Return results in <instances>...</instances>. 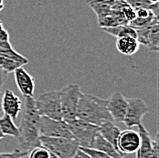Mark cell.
<instances>
[{
	"label": "cell",
	"instance_id": "obj_1",
	"mask_svg": "<svg viewBox=\"0 0 159 158\" xmlns=\"http://www.w3.org/2000/svg\"><path fill=\"white\" fill-rule=\"evenodd\" d=\"M40 114L37 110L33 97L25 98V106L20 122L19 135L17 140L22 151L29 152L35 147L41 146L39 123Z\"/></svg>",
	"mask_w": 159,
	"mask_h": 158
},
{
	"label": "cell",
	"instance_id": "obj_2",
	"mask_svg": "<svg viewBox=\"0 0 159 158\" xmlns=\"http://www.w3.org/2000/svg\"><path fill=\"white\" fill-rule=\"evenodd\" d=\"M76 118L97 126L105 121L113 122L107 110V100L82 93L80 95Z\"/></svg>",
	"mask_w": 159,
	"mask_h": 158
},
{
	"label": "cell",
	"instance_id": "obj_3",
	"mask_svg": "<svg viewBox=\"0 0 159 158\" xmlns=\"http://www.w3.org/2000/svg\"><path fill=\"white\" fill-rule=\"evenodd\" d=\"M37 110L40 116L54 120H62L61 96L59 91L48 92L35 100Z\"/></svg>",
	"mask_w": 159,
	"mask_h": 158
},
{
	"label": "cell",
	"instance_id": "obj_4",
	"mask_svg": "<svg viewBox=\"0 0 159 158\" xmlns=\"http://www.w3.org/2000/svg\"><path fill=\"white\" fill-rule=\"evenodd\" d=\"M73 139L78 142L80 147L92 148L95 136L99 133V126L89 124L80 119L67 122Z\"/></svg>",
	"mask_w": 159,
	"mask_h": 158
},
{
	"label": "cell",
	"instance_id": "obj_5",
	"mask_svg": "<svg viewBox=\"0 0 159 158\" xmlns=\"http://www.w3.org/2000/svg\"><path fill=\"white\" fill-rule=\"evenodd\" d=\"M40 144L60 158H71L80 147L74 139L63 137L40 136Z\"/></svg>",
	"mask_w": 159,
	"mask_h": 158
},
{
	"label": "cell",
	"instance_id": "obj_6",
	"mask_svg": "<svg viewBox=\"0 0 159 158\" xmlns=\"http://www.w3.org/2000/svg\"><path fill=\"white\" fill-rule=\"evenodd\" d=\"M60 92L61 104L62 111V120L65 122L76 119V112L81 93L78 84H69Z\"/></svg>",
	"mask_w": 159,
	"mask_h": 158
},
{
	"label": "cell",
	"instance_id": "obj_7",
	"mask_svg": "<svg viewBox=\"0 0 159 158\" xmlns=\"http://www.w3.org/2000/svg\"><path fill=\"white\" fill-rule=\"evenodd\" d=\"M40 136L46 137H63L73 139L67 122L64 120H54L45 116L40 117L39 123Z\"/></svg>",
	"mask_w": 159,
	"mask_h": 158
},
{
	"label": "cell",
	"instance_id": "obj_8",
	"mask_svg": "<svg viewBox=\"0 0 159 158\" xmlns=\"http://www.w3.org/2000/svg\"><path fill=\"white\" fill-rule=\"evenodd\" d=\"M137 34V41L151 51L157 52L159 49V20L156 16L153 21L143 28L135 29Z\"/></svg>",
	"mask_w": 159,
	"mask_h": 158
},
{
	"label": "cell",
	"instance_id": "obj_9",
	"mask_svg": "<svg viewBox=\"0 0 159 158\" xmlns=\"http://www.w3.org/2000/svg\"><path fill=\"white\" fill-rule=\"evenodd\" d=\"M148 111L145 102L139 98L127 99V109L124 123L128 128L142 124V119Z\"/></svg>",
	"mask_w": 159,
	"mask_h": 158
},
{
	"label": "cell",
	"instance_id": "obj_10",
	"mask_svg": "<svg viewBox=\"0 0 159 158\" xmlns=\"http://www.w3.org/2000/svg\"><path fill=\"white\" fill-rule=\"evenodd\" d=\"M139 133L130 128L125 131H121L117 140V149L124 156L136 153L140 145Z\"/></svg>",
	"mask_w": 159,
	"mask_h": 158
},
{
	"label": "cell",
	"instance_id": "obj_11",
	"mask_svg": "<svg viewBox=\"0 0 159 158\" xmlns=\"http://www.w3.org/2000/svg\"><path fill=\"white\" fill-rule=\"evenodd\" d=\"M127 109V99L120 93H112L107 100V110L115 124L124 123Z\"/></svg>",
	"mask_w": 159,
	"mask_h": 158
},
{
	"label": "cell",
	"instance_id": "obj_12",
	"mask_svg": "<svg viewBox=\"0 0 159 158\" xmlns=\"http://www.w3.org/2000/svg\"><path fill=\"white\" fill-rule=\"evenodd\" d=\"M1 110L4 114L16 120L22 111V102L17 95L9 89H7L1 98Z\"/></svg>",
	"mask_w": 159,
	"mask_h": 158
},
{
	"label": "cell",
	"instance_id": "obj_13",
	"mask_svg": "<svg viewBox=\"0 0 159 158\" xmlns=\"http://www.w3.org/2000/svg\"><path fill=\"white\" fill-rule=\"evenodd\" d=\"M17 88L25 98L33 97L35 92V79L23 68L19 67L14 71Z\"/></svg>",
	"mask_w": 159,
	"mask_h": 158
},
{
	"label": "cell",
	"instance_id": "obj_14",
	"mask_svg": "<svg viewBox=\"0 0 159 158\" xmlns=\"http://www.w3.org/2000/svg\"><path fill=\"white\" fill-rule=\"evenodd\" d=\"M99 133L108 142L113 145V147L117 149V140L120 135L121 130L115 124L114 122L111 121H105L99 126ZM123 155V154H122Z\"/></svg>",
	"mask_w": 159,
	"mask_h": 158
},
{
	"label": "cell",
	"instance_id": "obj_15",
	"mask_svg": "<svg viewBox=\"0 0 159 158\" xmlns=\"http://www.w3.org/2000/svg\"><path fill=\"white\" fill-rule=\"evenodd\" d=\"M98 24L101 29L112 28L117 26L128 25V21L121 11L112 10L110 14L98 17Z\"/></svg>",
	"mask_w": 159,
	"mask_h": 158
},
{
	"label": "cell",
	"instance_id": "obj_16",
	"mask_svg": "<svg viewBox=\"0 0 159 158\" xmlns=\"http://www.w3.org/2000/svg\"><path fill=\"white\" fill-rule=\"evenodd\" d=\"M137 127L141 140L139 148L136 151V158H149L152 150V138L143 124H140Z\"/></svg>",
	"mask_w": 159,
	"mask_h": 158
},
{
	"label": "cell",
	"instance_id": "obj_17",
	"mask_svg": "<svg viewBox=\"0 0 159 158\" xmlns=\"http://www.w3.org/2000/svg\"><path fill=\"white\" fill-rule=\"evenodd\" d=\"M139 42L135 38L132 37H122L117 38L116 39V48L117 50L124 55L131 56L136 53L139 49Z\"/></svg>",
	"mask_w": 159,
	"mask_h": 158
},
{
	"label": "cell",
	"instance_id": "obj_18",
	"mask_svg": "<svg viewBox=\"0 0 159 158\" xmlns=\"http://www.w3.org/2000/svg\"><path fill=\"white\" fill-rule=\"evenodd\" d=\"M92 148L98 150V151H101L102 153H105L112 158H123L125 156L119 151H117L111 143H110L108 141H106L100 134V133L95 136L93 142L92 144Z\"/></svg>",
	"mask_w": 159,
	"mask_h": 158
},
{
	"label": "cell",
	"instance_id": "obj_19",
	"mask_svg": "<svg viewBox=\"0 0 159 158\" xmlns=\"http://www.w3.org/2000/svg\"><path fill=\"white\" fill-rule=\"evenodd\" d=\"M0 130L5 136L8 135L17 138L19 135L18 127L14 123L13 119L7 114H3L2 116H0Z\"/></svg>",
	"mask_w": 159,
	"mask_h": 158
},
{
	"label": "cell",
	"instance_id": "obj_20",
	"mask_svg": "<svg viewBox=\"0 0 159 158\" xmlns=\"http://www.w3.org/2000/svg\"><path fill=\"white\" fill-rule=\"evenodd\" d=\"M102 31L106 32L111 36L117 38L122 37H132V38H137L136 31L134 28H132L129 25H123V26H117L112 28H102L101 29Z\"/></svg>",
	"mask_w": 159,
	"mask_h": 158
},
{
	"label": "cell",
	"instance_id": "obj_21",
	"mask_svg": "<svg viewBox=\"0 0 159 158\" xmlns=\"http://www.w3.org/2000/svg\"><path fill=\"white\" fill-rule=\"evenodd\" d=\"M125 1L135 11L140 8H145L150 10L154 14V16H158V2L152 3L148 0H125Z\"/></svg>",
	"mask_w": 159,
	"mask_h": 158
},
{
	"label": "cell",
	"instance_id": "obj_22",
	"mask_svg": "<svg viewBox=\"0 0 159 158\" xmlns=\"http://www.w3.org/2000/svg\"><path fill=\"white\" fill-rule=\"evenodd\" d=\"M91 8L94 11L97 17L105 16L110 14L112 9H111V3L109 1H102V0H96L88 3Z\"/></svg>",
	"mask_w": 159,
	"mask_h": 158
},
{
	"label": "cell",
	"instance_id": "obj_23",
	"mask_svg": "<svg viewBox=\"0 0 159 158\" xmlns=\"http://www.w3.org/2000/svg\"><path fill=\"white\" fill-rule=\"evenodd\" d=\"M0 56L11 59L13 61H16L17 62H20L23 65H26V64L29 63L28 59L25 58L24 56H22L21 54H19L18 52H16L13 47H10V48H0Z\"/></svg>",
	"mask_w": 159,
	"mask_h": 158
},
{
	"label": "cell",
	"instance_id": "obj_24",
	"mask_svg": "<svg viewBox=\"0 0 159 158\" xmlns=\"http://www.w3.org/2000/svg\"><path fill=\"white\" fill-rule=\"evenodd\" d=\"M24 66L23 64H21L20 62H17L16 61H13L11 59L8 58H5L0 56V67L8 74L11 72H14L16 69H18L19 67Z\"/></svg>",
	"mask_w": 159,
	"mask_h": 158
},
{
	"label": "cell",
	"instance_id": "obj_25",
	"mask_svg": "<svg viewBox=\"0 0 159 158\" xmlns=\"http://www.w3.org/2000/svg\"><path fill=\"white\" fill-rule=\"evenodd\" d=\"M155 17H156V16H154V15L148 16V17H146V18H139V17H135L134 20H132L131 22H129V23H128V25H129V26H131L132 28H134V29H136L143 28V27H144V26L149 25V24L153 21V19H154ZM157 17H158V16H157Z\"/></svg>",
	"mask_w": 159,
	"mask_h": 158
},
{
	"label": "cell",
	"instance_id": "obj_26",
	"mask_svg": "<svg viewBox=\"0 0 159 158\" xmlns=\"http://www.w3.org/2000/svg\"><path fill=\"white\" fill-rule=\"evenodd\" d=\"M50 153L43 146H38L29 153V158H49Z\"/></svg>",
	"mask_w": 159,
	"mask_h": 158
},
{
	"label": "cell",
	"instance_id": "obj_27",
	"mask_svg": "<svg viewBox=\"0 0 159 158\" xmlns=\"http://www.w3.org/2000/svg\"><path fill=\"white\" fill-rule=\"evenodd\" d=\"M27 155H29V152L16 149L10 153H0V158H24Z\"/></svg>",
	"mask_w": 159,
	"mask_h": 158
},
{
	"label": "cell",
	"instance_id": "obj_28",
	"mask_svg": "<svg viewBox=\"0 0 159 158\" xmlns=\"http://www.w3.org/2000/svg\"><path fill=\"white\" fill-rule=\"evenodd\" d=\"M80 150H82L83 152H85L86 154H88L92 158H112L110 156H108L105 153H102L101 151H98L93 148H83V147H80Z\"/></svg>",
	"mask_w": 159,
	"mask_h": 158
},
{
	"label": "cell",
	"instance_id": "obj_29",
	"mask_svg": "<svg viewBox=\"0 0 159 158\" xmlns=\"http://www.w3.org/2000/svg\"><path fill=\"white\" fill-rule=\"evenodd\" d=\"M121 12L123 13V15L125 16V17L126 18V20L129 22H131L132 20H134L135 17H136V13H135V10H134L129 5H125L122 9H121Z\"/></svg>",
	"mask_w": 159,
	"mask_h": 158
},
{
	"label": "cell",
	"instance_id": "obj_30",
	"mask_svg": "<svg viewBox=\"0 0 159 158\" xmlns=\"http://www.w3.org/2000/svg\"><path fill=\"white\" fill-rule=\"evenodd\" d=\"M149 158H159L158 135H157L155 140H152V150H151Z\"/></svg>",
	"mask_w": 159,
	"mask_h": 158
},
{
	"label": "cell",
	"instance_id": "obj_31",
	"mask_svg": "<svg viewBox=\"0 0 159 158\" xmlns=\"http://www.w3.org/2000/svg\"><path fill=\"white\" fill-rule=\"evenodd\" d=\"M135 13H136V17H139V18H146L148 16L154 15L150 10L145 9V8H140V9L136 10Z\"/></svg>",
	"mask_w": 159,
	"mask_h": 158
},
{
	"label": "cell",
	"instance_id": "obj_32",
	"mask_svg": "<svg viewBox=\"0 0 159 158\" xmlns=\"http://www.w3.org/2000/svg\"><path fill=\"white\" fill-rule=\"evenodd\" d=\"M7 73L0 67V91L3 89L4 87V83H5V80L7 79Z\"/></svg>",
	"mask_w": 159,
	"mask_h": 158
},
{
	"label": "cell",
	"instance_id": "obj_33",
	"mask_svg": "<svg viewBox=\"0 0 159 158\" xmlns=\"http://www.w3.org/2000/svg\"><path fill=\"white\" fill-rule=\"evenodd\" d=\"M71 158H92L88 154H86L85 152H83L82 150H80L79 147L78 151L75 153V155Z\"/></svg>",
	"mask_w": 159,
	"mask_h": 158
},
{
	"label": "cell",
	"instance_id": "obj_34",
	"mask_svg": "<svg viewBox=\"0 0 159 158\" xmlns=\"http://www.w3.org/2000/svg\"><path fill=\"white\" fill-rule=\"evenodd\" d=\"M4 8V0H0V11Z\"/></svg>",
	"mask_w": 159,
	"mask_h": 158
},
{
	"label": "cell",
	"instance_id": "obj_35",
	"mask_svg": "<svg viewBox=\"0 0 159 158\" xmlns=\"http://www.w3.org/2000/svg\"><path fill=\"white\" fill-rule=\"evenodd\" d=\"M49 158H60V157H59V156H57L56 155H54V154L50 153V156H49Z\"/></svg>",
	"mask_w": 159,
	"mask_h": 158
},
{
	"label": "cell",
	"instance_id": "obj_36",
	"mask_svg": "<svg viewBox=\"0 0 159 158\" xmlns=\"http://www.w3.org/2000/svg\"><path fill=\"white\" fill-rule=\"evenodd\" d=\"M4 29H5V28H4V26H3V23H2V22H1V20H0V31H1V30H3Z\"/></svg>",
	"mask_w": 159,
	"mask_h": 158
},
{
	"label": "cell",
	"instance_id": "obj_37",
	"mask_svg": "<svg viewBox=\"0 0 159 158\" xmlns=\"http://www.w3.org/2000/svg\"><path fill=\"white\" fill-rule=\"evenodd\" d=\"M4 137H5V135L3 134V133H2V132H1V130H0V140H1V139H3Z\"/></svg>",
	"mask_w": 159,
	"mask_h": 158
},
{
	"label": "cell",
	"instance_id": "obj_38",
	"mask_svg": "<svg viewBox=\"0 0 159 158\" xmlns=\"http://www.w3.org/2000/svg\"><path fill=\"white\" fill-rule=\"evenodd\" d=\"M93 1H96V0H87V3H90V2H93ZM102 1H109V0H102Z\"/></svg>",
	"mask_w": 159,
	"mask_h": 158
},
{
	"label": "cell",
	"instance_id": "obj_39",
	"mask_svg": "<svg viewBox=\"0 0 159 158\" xmlns=\"http://www.w3.org/2000/svg\"><path fill=\"white\" fill-rule=\"evenodd\" d=\"M1 98H2V94H1V93H0V110H1ZM2 111V110H1Z\"/></svg>",
	"mask_w": 159,
	"mask_h": 158
},
{
	"label": "cell",
	"instance_id": "obj_40",
	"mask_svg": "<svg viewBox=\"0 0 159 158\" xmlns=\"http://www.w3.org/2000/svg\"><path fill=\"white\" fill-rule=\"evenodd\" d=\"M148 1H150V2H152V3H155V2H158V0H148Z\"/></svg>",
	"mask_w": 159,
	"mask_h": 158
}]
</instances>
